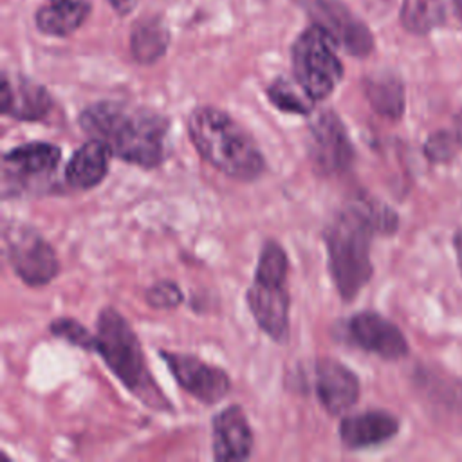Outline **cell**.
<instances>
[{
    "label": "cell",
    "mask_w": 462,
    "mask_h": 462,
    "mask_svg": "<svg viewBox=\"0 0 462 462\" xmlns=\"http://www.w3.org/2000/svg\"><path fill=\"white\" fill-rule=\"evenodd\" d=\"M397 215L372 199H357L337 211L327 224L323 238L328 269L339 296L348 301L372 278L370 242L375 233H393Z\"/></svg>",
    "instance_id": "cell-1"
},
{
    "label": "cell",
    "mask_w": 462,
    "mask_h": 462,
    "mask_svg": "<svg viewBox=\"0 0 462 462\" xmlns=\"http://www.w3.org/2000/svg\"><path fill=\"white\" fill-rule=\"evenodd\" d=\"M81 130L105 143L125 162L155 168L164 159L168 119L150 108L119 101H96L81 110Z\"/></svg>",
    "instance_id": "cell-2"
},
{
    "label": "cell",
    "mask_w": 462,
    "mask_h": 462,
    "mask_svg": "<svg viewBox=\"0 0 462 462\" xmlns=\"http://www.w3.org/2000/svg\"><path fill=\"white\" fill-rule=\"evenodd\" d=\"M188 134L200 157L224 175L244 182L262 175L265 159L260 148L224 110L197 106L188 116Z\"/></svg>",
    "instance_id": "cell-3"
},
{
    "label": "cell",
    "mask_w": 462,
    "mask_h": 462,
    "mask_svg": "<svg viewBox=\"0 0 462 462\" xmlns=\"http://www.w3.org/2000/svg\"><path fill=\"white\" fill-rule=\"evenodd\" d=\"M96 339V352L105 359L106 366L128 388V392L153 410H170L168 399L148 370L135 332L119 310L112 307L99 310Z\"/></svg>",
    "instance_id": "cell-4"
},
{
    "label": "cell",
    "mask_w": 462,
    "mask_h": 462,
    "mask_svg": "<svg viewBox=\"0 0 462 462\" xmlns=\"http://www.w3.org/2000/svg\"><path fill=\"white\" fill-rule=\"evenodd\" d=\"M287 273V253L278 242L267 240L262 245L254 280L245 300L256 325L274 341H285L289 334L291 296L285 287Z\"/></svg>",
    "instance_id": "cell-5"
},
{
    "label": "cell",
    "mask_w": 462,
    "mask_h": 462,
    "mask_svg": "<svg viewBox=\"0 0 462 462\" xmlns=\"http://www.w3.org/2000/svg\"><path fill=\"white\" fill-rule=\"evenodd\" d=\"M334 45L332 36L319 25L307 27L292 43L294 79L312 101L328 97L343 78V65Z\"/></svg>",
    "instance_id": "cell-6"
},
{
    "label": "cell",
    "mask_w": 462,
    "mask_h": 462,
    "mask_svg": "<svg viewBox=\"0 0 462 462\" xmlns=\"http://www.w3.org/2000/svg\"><path fill=\"white\" fill-rule=\"evenodd\" d=\"M4 244L5 256L23 283L42 287L60 273L54 249L36 229L23 224H11L4 229Z\"/></svg>",
    "instance_id": "cell-7"
},
{
    "label": "cell",
    "mask_w": 462,
    "mask_h": 462,
    "mask_svg": "<svg viewBox=\"0 0 462 462\" xmlns=\"http://www.w3.org/2000/svg\"><path fill=\"white\" fill-rule=\"evenodd\" d=\"M309 155L323 175H337L354 161V148L346 128L332 110H323L309 126Z\"/></svg>",
    "instance_id": "cell-8"
},
{
    "label": "cell",
    "mask_w": 462,
    "mask_h": 462,
    "mask_svg": "<svg viewBox=\"0 0 462 462\" xmlns=\"http://www.w3.org/2000/svg\"><path fill=\"white\" fill-rule=\"evenodd\" d=\"M316 25L323 27L332 40L348 54L365 58L374 49L370 29L341 0H301Z\"/></svg>",
    "instance_id": "cell-9"
},
{
    "label": "cell",
    "mask_w": 462,
    "mask_h": 462,
    "mask_svg": "<svg viewBox=\"0 0 462 462\" xmlns=\"http://www.w3.org/2000/svg\"><path fill=\"white\" fill-rule=\"evenodd\" d=\"M61 159L60 146L52 143L34 141L16 146L2 157L4 189H29L49 179Z\"/></svg>",
    "instance_id": "cell-10"
},
{
    "label": "cell",
    "mask_w": 462,
    "mask_h": 462,
    "mask_svg": "<svg viewBox=\"0 0 462 462\" xmlns=\"http://www.w3.org/2000/svg\"><path fill=\"white\" fill-rule=\"evenodd\" d=\"M161 356L175 381L197 401L215 404L229 393L231 381L222 368L208 365L191 354L162 350Z\"/></svg>",
    "instance_id": "cell-11"
},
{
    "label": "cell",
    "mask_w": 462,
    "mask_h": 462,
    "mask_svg": "<svg viewBox=\"0 0 462 462\" xmlns=\"http://www.w3.org/2000/svg\"><path fill=\"white\" fill-rule=\"evenodd\" d=\"M348 336L359 348L383 359H401L408 354V341L399 327L372 310L357 312L350 318Z\"/></svg>",
    "instance_id": "cell-12"
},
{
    "label": "cell",
    "mask_w": 462,
    "mask_h": 462,
    "mask_svg": "<svg viewBox=\"0 0 462 462\" xmlns=\"http://www.w3.org/2000/svg\"><path fill=\"white\" fill-rule=\"evenodd\" d=\"M316 393L328 413L339 415L357 402L359 381L339 361L321 357L316 363Z\"/></svg>",
    "instance_id": "cell-13"
},
{
    "label": "cell",
    "mask_w": 462,
    "mask_h": 462,
    "mask_svg": "<svg viewBox=\"0 0 462 462\" xmlns=\"http://www.w3.org/2000/svg\"><path fill=\"white\" fill-rule=\"evenodd\" d=\"M253 451V430L240 406H227L213 419V457L245 460Z\"/></svg>",
    "instance_id": "cell-14"
},
{
    "label": "cell",
    "mask_w": 462,
    "mask_h": 462,
    "mask_svg": "<svg viewBox=\"0 0 462 462\" xmlns=\"http://www.w3.org/2000/svg\"><path fill=\"white\" fill-rule=\"evenodd\" d=\"M51 108L52 97L45 87L27 78H16L13 81L7 74H2L0 110L4 116L22 121H38L43 119Z\"/></svg>",
    "instance_id": "cell-15"
},
{
    "label": "cell",
    "mask_w": 462,
    "mask_h": 462,
    "mask_svg": "<svg viewBox=\"0 0 462 462\" xmlns=\"http://www.w3.org/2000/svg\"><path fill=\"white\" fill-rule=\"evenodd\" d=\"M399 431L395 415L384 410H368L348 415L339 422V439L348 449H363L379 446Z\"/></svg>",
    "instance_id": "cell-16"
},
{
    "label": "cell",
    "mask_w": 462,
    "mask_h": 462,
    "mask_svg": "<svg viewBox=\"0 0 462 462\" xmlns=\"http://www.w3.org/2000/svg\"><path fill=\"white\" fill-rule=\"evenodd\" d=\"M112 155L114 153L105 143L88 139L69 159L65 168V180L78 189H90L97 186L108 173Z\"/></svg>",
    "instance_id": "cell-17"
},
{
    "label": "cell",
    "mask_w": 462,
    "mask_h": 462,
    "mask_svg": "<svg viewBox=\"0 0 462 462\" xmlns=\"http://www.w3.org/2000/svg\"><path fill=\"white\" fill-rule=\"evenodd\" d=\"M90 13L85 0H51L36 13V27L49 36H69L78 31Z\"/></svg>",
    "instance_id": "cell-18"
},
{
    "label": "cell",
    "mask_w": 462,
    "mask_h": 462,
    "mask_svg": "<svg viewBox=\"0 0 462 462\" xmlns=\"http://www.w3.org/2000/svg\"><path fill=\"white\" fill-rule=\"evenodd\" d=\"M170 45V32L162 20L157 16H146L137 20L130 34V52L141 65H152L159 61Z\"/></svg>",
    "instance_id": "cell-19"
},
{
    "label": "cell",
    "mask_w": 462,
    "mask_h": 462,
    "mask_svg": "<svg viewBox=\"0 0 462 462\" xmlns=\"http://www.w3.org/2000/svg\"><path fill=\"white\" fill-rule=\"evenodd\" d=\"M365 94L372 108L390 119H399L404 110L402 81L392 72H381L365 79Z\"/></svg>",
    "instance_id": "cell-20"
},
{
    "label": "cell",
    "mask_w": 462,
    "mask_h": 462,
    "mask_svg": "<svg viewBox=\"0 0 462 462\" xmlns=\"http://www.w3.org/2000/svg\"><path fill=\"white\" fill-rule=\"evenodd\" d=\"M446 20L444 0H402L401 23L408 32L428 34Z\"/></svg>",
    "instance_id": "cell-21"
},
{
    "label": "cell",
    "mask_w": 462,
    "mask_h": 462,
    "mask_svg": "<svg viewBox=\"0 0 462 462\" xmlns=\"http://www.w3.org/2000/svg\"><path fill=\"white\" fill-rule=\"evenodd\" d=\"M267 96L271 99V103L274 106H278L283 112H291V114H300V116H307L312 112V99L303 94L300 96L294 87L285 81V79H278L274 81L269 88H267Z\"/></svg>",
    "instance_id": "cell-22"
},
{
    "label": "cell",
    "mask_w": 462,
    "mask_h": 462,
    "mask_svg": "<svg viewBox=\"0 0 462 462\" xmlns=\"http://www.w3.org/2000/svg\"><path fill=\"white\" fill-rule=\"evenodd\" d=\"M51 332H52V336L61 337V339H65L67 343H70V345H74L78 348H83V350H88V352H96V345H97L96 334H90L76 319L58 318V319H54L51 323Z\"/></svg>",
    "instance_id": "cell-23"
},
{
    "label": "cell",
    "mask_w": 462,
    "mask_h": 462,
    "mask_svg": "<svg viewBox=\"0 0 462 462\" xmlns=\"http://www.w3.org/2000/svg\"><path fill=\"white\" fill-rule=\"evenodd\" d=\"M144 298L153 309H173L182 301V291L175 282L161 280L146 289Z\"/></svg>",
    "instance_id": "cell-24"
},
{
    "label": "cell",
    "mask_w": 462,
    "mask_h": 462,
    "mask_svg": "<svg viewBox=\"0 0 462 462\" xmlns=\"http://www.w3.org/2000/svg\"><path fill=\"white\" fill-rule=\"evenodd\" d=\"M457 135H451L448 132H437L430 135V139L424 144V153L433 162H446L455 155L457 150Z\"/></svg>",
    "instance_id": "cell-25"
},
{
    "label": "cell",
    "mask_w": 462,
    "mask_h": 462,
    "mask_svg": "<svg viewBox=\"0 0 462 462\" xmlns=\"http://www.w3.org/2000/svg\"><path fill=\"white\" fill-rule=\"evenodd\" d=\"M114 11H117L119 14H126L134 9V5L137 4V0H106Z\"/></svg>",
    "instance_id": "cell-26"
},
{
    "label": "cell",
    "mask_w": 462,
    "mask_h": 462,
    "mask_svg": "<svg viewBox=\"0 0 462 462\" xmlns=\"http://www.w3.org/2000/svg\"><path fill=\"white\" fill-rule=\"evenodd\" d=\"M455 251H457V260H458V265L462 271V227L458 229V233L455 236Z\"/></svg>",
    "instance_id": "cell-27"
},
{
    "label": "cell",
    "mask_w": 462,
    "mask_h": 462,
    "mask_svg": "<svg viewBox=\"0 0 462 462\" xmlns=\"http://www.w3.org/2000/svg\"><path fill=\"white\" fill-rule=\"evenodd\" d=\"M455 135H457L458 143L462 144V110L455 117Z\"/></svg>",
    "instance_id": "cell-28"
},
{
    "label": "cell",
    "mask_w": 462,
    "mask_h": 462,
    "mask_svg": "<svg viewBox=\"0 0 462 462\" xmlns=\"http://www.w3.org/2000/svg\"><path fill=\"white\" fill-rule=\"evenodd\" d=\"M451 4H453V11H455L457 18L462 20V0H451Z\"/></svg>",
    "instance_id": "cell-29"
}]
</instances>
